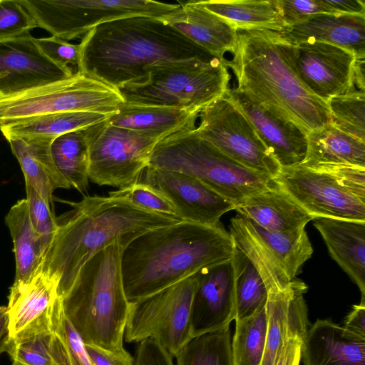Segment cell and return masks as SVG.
I'll use <instances>...</instances> for the list:
<instances>
[{"label": "cell", "instance_id": "obj_1", "mask_svg": "<svg viewBox=\"0 0 365 365\" xmlns=\"http://www.w3.org/2000/svg\"><path fill=\"white\" fill-rule=\"evenodd\" d=\"M78 44V71L117 90L142 82L158 63L215 58L158 18L144 16L99 24Z\"/></svg>", "mask_w": 365, "mask_h": 365}, {"label": "cell", "instance_id": "obj_2", "mask_svg": "<svg viewBox=\"0 0 365 365\" xmlns=\"http://www.w3.org/2000/svg\"><path fill=\"white\" fill-rule=\"evenodd\" d=\"M235 244L220 225L182 221L147 231L121 255L122 279L129 302L150 296L199 272L229 260Z\"/></svg>", "mask_w": 365, "mask_h": 365}, {"label": "cell", "instance_id": "obj_3", "mask_svg": "<svg viewBox=\"0 0 365 365\" xmlns=\"http://www.w3.org/2000/svg\"><path fill=\"white\" fill-rule=\"evenodd\" d=\"M224 63L235 76V89L306 135L330 123L327 103L297 76L277 31L237 29L235 47Z\"/></svg>", "mask_w": 365, "mask_h": 365}, {"label": "cell", "instance_id": "obj_4", "mask_svg": "<svg viewBox=\"0 0 365 365\" xmlns=\"http://www.w3.org/2000/svg\"><path fill=\"white\" fill-rule=\"evenodd\" d=\"M66 203L72 209L56 217V234L39 267L57 279L58 296L85 263L115 240L129 243L147 231L182 222L110 195H86L79 202Z\"/></svg>", "mask_w": 365, "mask_h": 365}, {"label": "cell", "instance_id": "obj_5", "mask_svg": "<svg viewBox=\"0 0 365 365\" xmlns=\"http://www.w3.org/2000/svg\"><path fill=\"white\" fill-rule=\"evenodd\" d=\"M128 243L118 239L81 268L58 296L64 314L85 344L123 349L129 304L123 284L121 255Z\"/></svg>", "mask_w": 365, "mask_h": 365}, {"label": "cell", "instance_id": "obj_6", "mask_svg": "<svg viewBox=\"0 0 365 365\" xmlns=\"http://www.w3.org/2000/svg\"><path fill=\"white\" fill-rule=\"evenodd\" d=\"M148 167L192 177L234 203L267 189L273 180L252 171L200 138L195 129L171 134L154 148Z\"/></svg>", "mask_w": 365, "mask_h": 365}, {"label": "cell", "instance_id": "obj_7", "mask_svg": "<svg viewBox=\"0 0 365 365\" xmlns=\"http://www.w3.org/2000/svg\"><path fill=\"white\" fill-rule=\"evenodd\" d=\"M231 78L224 61L195 58L154 65L142 82L127 84L118 91L128 103L202 112L225 96Z\"/></svg>", "mask_w": 365, "mask_h": 365}, {"label": "cell", "instance_id": "obj_8", "mask_svg": "<svg viewBox=\"0 0 365 365\" xmlns=\"http://www.w3.org/2000/svg\"><path fill=\"white\" fill-rule=\"evenodd\" d=\"M273 182L314 219L365 221V169L281 168Z\"/></svg>", "mask_w": 365, "mask_h": 365}, {"label": "cell", "instance_id": "obj_9", "mask_svg": "<svg viewBox=\"0 0 365 365\" xmlns=\"http://www.w3.org/2000/svg\"><path fill=\"white\" fill-rule=\"evenodd\" d=\"M124 102L117 89L77 71L64 80L0 96V127L53 113L87 111L110 115Z\"/></svg>", "mask_w": 365, "mask_h": 365}, {"label": "cell", "instance_id": "obj_10", "mask_svg": "<svg viewBox=\"0 0 365 365\" xmlns=\"http://www.w3.org/2000/svg\"><path fill=\"white\" fill-rule=\"evenodd\" d=\"M229 232L256 267L268 294L286 290L313 254L305 228L270 232L237 213L231 219Z\"/></svg>", "mask_w": 365, "mask_h": 365}, {"label": "cell", "instance_id": "obj_11", "mask_svg": "<svg viewBox=\"0 0 365 365\" xmlns=\"http://www.w3.org/2000/svg\"><path fill=\"white\" fill-rule=\"evenodd\" d=\"M36 26L68 41L96 26L126 17L160 18L180 4L154 0H19Z\"/></svg>", "mask_w": 365, "mask_h": 365}, {"label": "cell", "instance_id": "obj_12", "mask_svg": "<svg viewBox=\"0 0 365 365\" xmlns=\"http://www.w3.org/2000/svg\"><path fill=\"white\" fill-rule=\"evenodd\" d=\"M89 153V180L122 188L138 182L157 143L167 137L110 125L106 119L83 128Z\"/></svg>", "mask_w": 365, "mask_h": 365}, {"label": "cell", "instance_id": "obj_13", "mask_svg": "<svg viewBox=\"0 0 365 365\" xmlns=\"http://www.w3.org/2000/svg\"><path fill=\"white\" fill-rule=\"evenodd\" d=\"M197 273L129 304L124 338L128 343L158 341L174 358L191 339L190 313Z\"/></svg>", "mask_w": 365, "mask_h": 365}, {"label": "cell", "instance_id": "obj_14", "mask_svg": "<svg viewBox=\"0 0 365 365\" xmlns=\"http://www.w3.org/2000/svg\"><path fill=\"white\" fill-rule=\"evenodd\" d=\"M195 133L241 165L272 180L281 167L244 113L225 96L200 113Z\"/></svg>", "mask_w": 365, "mask_h": 365}, {"label": "cell", "instance_id": "obj_15", "mask_svg": "<svg viewBox=\"0 0 365 365\" xmlns=\"http://www.w3.org/2000/svg\"><path fill=\"white\" fill-rule=\"evenodd\" d=\"M284 48L297 76L324 102L336 96L361 91L355 83L356 56L351 51L319 41L294 45L284 40Z\"/></svg>", "mask_w": 365, "mask_h": 365}, {"label": "cell", "instance_id": "obj_16", "mask_svg": "<svg viewBox=\"0 0 365 365\" xmlns=\"http://www.w3.org/2000/svg\"><path fill=\"white\" fill-rule=\"evenodd\" d=\"M144 180L173 205L183 221L206 225H216L235 205L198 180L185 174L148 167Z\"/></svg>", "mask_w": 365, "mask_h": 365}, {"label": "cell", "instance_id": "obj_17", "mask_svg": "<svg viewBox=\"0 0 365 365\" xmlns=\"http://www.w3.org/2000/svg\"><path fill=\"white\" fill-rule=\"evenodd\" d=\"M74 73L47 58L30 34L0 41V96L64 80Z\"/></svg>", "mask_w": 365, "mask_h": 365}, {"label": "cell", "instance_id": "obj_18", "mask_svg": "<svg viewBox=\"0 0 365 365\" xmlns=\"http://www.w3.org/2000/svg\"><path fill=\"white\" fill-rule=\"evenodd\" d=\"M197 276L190 313L191 338L228 327L235 319L231 259L205 267Z\"/></svg>", "mask_w": 365, "mask_h": 365}, {"label": "cell", "instance_id": "obj_19", "mask_svg": "<svg viewBox=\"0 0 365 365\" xmlns=\"http://www.w3.org/2000/svg\"><path fill=\"white\" fill-rule=\"evenodd\" d=\"M57 279L38 269L31 280L10 288L7 307L9 339L29 336L50 328L51 312L58 298Z\"/></svg>", "mask_w": 365, "mask_h": 365}, {"label": "cell", "instance_id": "obj_20", "mask_svg": "<svg viewBox=\"0 0 365 365\" xmlns=\"http://www.w3.org/2000/svg\"><path fill=\"white\" fill-rule=\"evenodd\" d=\"M225 94L247 118L281 168L297 165L304 160L307 135L299 127L272 115L233 87Z\"/></svg>", "mask_w": 365, "mask_h": 365}, {"label": "cell", "instance_id": "obj_21", "mask_svg": "<svg viewBox=\"0 0 365 365\" xmlns=\"http://www.w3.org/2000/svg\"><path fill=\"white\" fill-rule=\"evenodd\" d=\"M307 286L295 278L284 291L268 294L266 302L267 328L261 365H276L287 341L303 340L307 331V309L304 294Z\"/></svg>", "mask_w": 365, "mask_h": 365}, {"label": "cell", "instance_id": "obj_22", "mask_svg": "<svg viewBox=\"0 0 365 365\" xmlns=\"http://www.w3.org/2000/svg\"><path fill=\"white\" fill-rule=\"evenodd\" d=\"M180 7L158 18L185 38L222 61L232 53L237 29L227 21L200 6L197 0L180 2Z\"/></svg>", "mask_w": 365, "mask_h": 365}, {"label": "cell", "instance_id": "obj_23", "mask_svg": "<svg viewBox=\"0 0 365 365\" xmlns=\"http://www.w3.org/2000/svg\"><path fill=\"white\" fill-rule=\"evenodd\" d=\"M291 44L319 41L333 44L365 57V16L318 14L278 31Z\"/></svg>", "mask_w": 365, "mask_h": 365}, {"label": "cell", "instance_id": "obj_24", "mask_svg": "<svg viewBox=\"0 0 365 365\" xmlns=\"http://www.w3.org/2000/svg\"><path fill=\"white\" fill-rule=\"evenodd\" d=\"M301 359L304 365H365V338L319 319L303 338Z\"/></svg>", "mask_w": 365, "mask_h": 365}, {"label": "cell", "instance_id": "obj_25", "mask_svg": "<svg viewBox=\"0 0 365 365\" xmlns=\"http://www.w3.org/2000/svg\"><path fill=\"white\" fill-rule=\"evenodd\" d=\"M331 257L358 286L365 301V221L313 220Z\"/></svg>", "mask_w": 365, "mask_h": 365}, {"label": "cell", "instance_id": "obj_26", "mask_svg": "<svg viewBox=\"0 0 365 365\" xmlns=\"http://www.w3.org/2000/svg\"><path fill=\"white\" fill-rule=\"evenodd\" d=\"M235 210L261 227L277 232L305 228L313 220L284 190L273 184L237 204Z\"/></svg>", "mask_w": 365, "mask_h": 365}, {"label": "cell", "instance_id": "obj_27", "mask_svg": "<svg viewBox=\"0 0 365 365\" xmlns=\"http://www.w3.org/2000/svg\"><path fill=\"white\" fill-rule=\"evenodd\" d=\"M307 148L299 164L313 170L339 168L365 169V142L335 128L331 123L307 135Z\"/></svg>", "mask_w": 365, "mask_h": 365}, {"label": "cell", "instance_id": "obj_28", "mask_svg": "<svg viewBox=\"0 0 365 365\" xmlns=\"http://www.w3.org/2000/svg\"><path fill=\"white\" fill-rule=\"evenodd\" d=\"M201 112L179 108L123 103L106 121L110 125L143 133L168 136L196 128Z\"/></svg>", "mask_w": 365, "mask_h": 365}, {"label": "cell", "instance_id": "obj_29", "mask_svg": "<svg viewBox=\"0 0 365 365\" xmlns=\"http://www.w3.org/2000/svg\"><path fill=\"white\" fill-rule=\"evenodd\" d=\"M7 140L19 163L26 184L31 185L53 207L54 190L71 187L53 160L51 153L53 140L17 138Z\"/></svg>", "mask_w": 365, "mask_h": 365}, {"label": "cell", "instance_id": "obj_30", "mask_svg": "<svg viewBox=\"0 0 365 365\" xmlns=\"http://www.w3.org/2000/svg\"><path fill=\"white\" fill-rule=\"evenodd\" d=\"M14 244L16 274L11 288L28 283L38 270L49 243L34 230L26 198L17 201L5 218Z\"/></svg>", "mask_w": 365, "mask_h": 365}, {"label": "cell", "instance_id": "obj_31", "mask_svg": "<svg viewBox=\"0 0 365 365\" xmlns=\"http://www.w3.org/2000/svg\"><path fill=\"white\" fill-rule=\"evenodd\" d=\"M108 116L87 111L47 113L4 125L0 130L6 140L17 138L53 140L67 133L101 123Z\"/></svg>", "mask_w": 365, "mask_h": 365}, {"label": "cell", "instance_id": "obj_32", "mask_svg": "<svg viewBox=\"0 0 365 365\" xmlns=\"http://www.w3.org/2000/svg\"><path fill=\"white\" fill-rule=\"evenodd\" d=\"M197 2L227 21L236 29L264 28L279 31L284 26L277 0H200Z\"/></svg>", "mask_w": 365, "mask_h": 365}, {"label": "cell", "instance_id": "obj_33", "mask_svg": "<svg viewBox=\"0 0 365 365\" xmlns=\"http://www.w3.org/2000/svg\"><path fill=\"white\" fill-rule=\"evenodd\" d=\"M51 153L58 172L81 194L89 184V153L83 129L71 131L55 138Z\"/></svg>", "mask_w": 365, "mask_h": 365}, {"label": "cell", "instance_id": "obj_34", "mask_svg": "<svg viewBox=\"0 0 365 365\" xmlns=\"http://www.w3.org/2000/svg\"><path fill=\"white\" fill-rule=\"evenodd\" d=\"M235 297V319L251 317L264 306L267 299L266 285L248 257L235 245L231 258Z\"/></svg>", "mask_w": 365, "mask_h": 365}, {"label": "cell", "instance_id": "obj_35", "mask_svg": "<svg viewBox=\"0 0 365 365\" xmlns=\"http://www.w3.org/2000/svg\"><path fill=\"white\" fill-rule=\"evenodd\" d=\"M231 342L233 365H261L266 344V304L250 317L237 320Z\"/></svg>", "mask_w": 365, "mask_h": 365}, {"label": "cell", "instance_id": "obj_36", "mask_svg": "<svg viewBox=\"0 0 365 365\" xmlns=\"http://www.w3.org/2000/svg\"><path fill=\"white\" fill-rule=\"evenodd\" d=\"M230 327L191 338L175 357L177 365H233Z\"/></svg>", "mask_w": 365, "mask_h": 365}, {"label": "cell", "instance_id": "obj_37", "mask_svg": "<svg viewBox=\"0 0 365 365\" xmlns=\"http://www.w3.org/2000/svg\"><path fill=\"white\" fill-rule=\"evenodd\" d=\"M327 104L332 125L365 142V92L336 96L329 98Z\"/></svg>", "mask_w": 365, "mask_h": 365}, {"label": "cell", "instance_id": "obj_38", "mask_svg": "<svg viewBox=\"0 0 365 365\" xmlns=\"http://www.w3.org/2000/svg\"><path fill=\"white\" fill-rule=\"evenodd\" d=\"M48 329L24 337L9 339L6 352L12 365H56Z\"/></svg>", "mask_w": 365, "mask_h": 365}, {"label": "cell", "instance_id": "obj_39", "mask_svg": "<svg viewBox=\"0 0 365 365\" xmlns=\"http://www.w3.org/2000/svg\"><path fill=\"white\" fill-rule=\"evenodd\" d=\"M108 195L125 200L144 210L183 221L171 202L153 186L139 181L110 192Z\"/></svg>", "mask_w": 365, "mask_h": 365}, {"label": "cell", "instance_id": "obj_40", "mask_svg": "<svg viewBox=\"0 0 365 365\" xmlns=\"http://www.w3.org/2000/svg\"><path fill=\"white\" fill-rule=\"evenodd\" d=\"M50 324L61 339L71 365H93L83 341L64 314L59 297L53 305Z\"/></svg>", "mask_w": 365, "mask_h": 365}, {"label": "cell", "instance_id": "obj_41", "mask_svg": "<svg viewBox=\"0 0 365 365\" xmlns=\"http://www.w3.org/2000/svg\"><path fill=\"white\" fill-rule=\"evenodd\" d=\"M36 27L19 0H0V41L29 34Z\"/></svg>", "mask_w": 365, "mask_h": 365}, {"label": "cell", "instance_id": "obj_42", "mask_svg": "<svg viewBox=\"0 0 365 365\" xmlns=\"http://www.w3.org/2000/svg\"><path fill=\"white\" fill-rule=\"evenodd\" d=\"M29 219L34 232L49 244L57 230L53 207L29 185L26 184Z\"/></svg>", "mask_w": 365, "mask_h": 365}, {"label": "cell", "instance_id": "obj_43", "mask_svg": "<svg viewBox=\"0 0 365 365\" xmlns=\"http://www.w3.org/2000/svg\"><path fill=\"white\" fill-rule=\"evenodd\" d=\"M34 42L39 51L50 61L74 73L78 71L79 44H73L53 36L34 38Z\"/></svg>", "mask_w": 365, "mask_h": 365}, {"label": "cell", "instance_id": "obj_44", "mask_svg": "<svg viewBox=\"0 0 365 365\" xmlns=\"http://www.w3.org/2000/svg\"><path fill=\"white\" fill-rule=\"evenodd\" d=\"M277 3L284 26L298 24L315 14H332L324 0H277Z\"/></svg>", "mask_w": 365, "mask_h": 365}, {"label": "cell", "instance_id": "obj_45", "mask_svg": "<svg viewBox=\"0 0 365 365\" xmlns=\"http://www.w3.org/2000/svg\"><path fill=\"white\" fill-rule=\"evenodd\" d=\"M173 359L158 341L146 339L138 342L134 365H174Z\"/></svg>", "mask_w": 365, "mask_h": 365}, {"label": "cell", "instance_id": "obj_46", "mask_svg": "<svg viewBox=\"0 0 365 365\" xmlns=\"http://www.w3.org/2000/svg\"><path fill=\"white\" fill-rule=\"evenodd\" d=\"M93 365H134V359L124 348L108 350L95 345L85 344Z\"/></svg>", "mask_w": 365, "mask_h": 365}, {"label": "cell", "instance_id": "obj_47", "mask_svg": "<svg viewBox=\"0 0 365 365\" xmlns=\"http://www.w3.org/2000/svg\"><path fill=\"white\" fill-rule=\"evenodd\" d=\"M332 14L365 16V1L361 0H324Z\"/></svg>", "mask_w": 365, "mask_h": 365}, {"label": "cell", "instance_id": "obj_48", "mask_svg": "<svg viewBox=\"0 0 365 365\" xmlns=\"http://www.w3.org/2000/svg\"><path fill=\"white\" fill-rule=\"evenodd\" d=\"M343 327L351 333L365 338V301H361L359 304L353 307Z\"/></svg>", "mask_w": 365, "mask_h": 365}, {"label": "cell", "instance_id": "obj_49", "mask_svg": "<svg viewBox=\"0 0 365 365\" xmlns=\"http://www.w3.org/2000/svg\"><path fill=\"white\" fill-rule=\"evenodd\" d=\"M302 339L298 337L287 341L276 365H299Z\"/></svg>", "mask_w": 365, "mask_h": 365}, {"label": "cell", "instance_id": "obj_50", "mask_svg": "<svg viewBox=\"0 0 365 365\" xmlns=\"http://www.w3.org/2000/svg\"><path fill=\"white\" fill-rule=\"evenodd\" d=\"M9 340L7 307H0V354L6 351Z\"/></svg>", "mask_w": 365, "mask_h": 365}]
</instances>
